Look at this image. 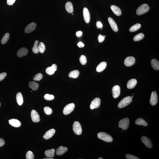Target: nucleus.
Returning <instances> with one entry per match:
<instances>
[{"label":"nucleus","mask_w":159,"mask_h":159,"mask_svg":"<svg viewBox=\"0 0 159 159\" xmlns=\"http://www.w3.org/2000/svg\"><path fill=\"white\" fill-rule=\"evenodd\" d=\"M132 101V99L131 96H127L120 101L118 104V107L120 109L125 107L131 103Z\"/></svg>","instance_id":"f257e3e1"},{"label":"nucleus","mask_w":159,"mask_h":159,"mask_svg":"<svg viewBox=\"0 0 159 159\" xmlns=\"http://www.w3.org/2000/svg\"><path fill=\"white\" fill-rule=\"evenodd\" d=\"M97 137L100 139L108 142H111L113 140V139L111 136L104 132L99 133L98 134Z\"/></svg>","instance_id":"f03ea898"},{"label":"nucleus","mask_w":159,"mask_h":159,"mask_svg":"<svg viewBox=\"0 0 159 159\" xmlns=\"http://www.w3.org/2000/svg\"><path fill=\"white\" fill-rule=\"evenodd\" d=\"M149 9V7L147 4H143L138 8L137 10V14L139 15H143L148 12Z\"/></svg>","instance_id":"7ed1b4c3"},{"label":"nucleus","mask_w":159,"mask_h":159,"mask_svg":"<svg viewBox=\"0 0 159 159\" xmlns=\"http://www.w3.org/2000/svg\"><path fill=\"white\" fill-rule=\"evenodd\" d=\"M129 124V119L128 118L122 119L119 122V126L123 130H126L128 128Z\"/></svg>","instance_id":"20e7f679"},{"label":"nucleus","mask_w":159,"mask_h":159,"mask_svg":"<svg viewBox=\"0 0 159 159\" xmlns=\"http://www.w3.org/2000/svg\"><path fill=\"white\" fill-rule=\"evenodd\" d=\"M73 130L74 132L76 135H80L82 133V127L79 122L76 121L73 123Z\"/></svg>","instance_id":"39448f33"},{"label":"nucleus","mask_w":159,"mask_h":159,"mask_svg":"<svg viewBox=\"0 0 159 159\" xmlns=\"http://www.w3.org/2000/svg\"><path fill=\"white\" fill-rule=\"evenodd\" d=\"M75 105L74 103H71L66 105L64 109L63 113L65 115L70 114L74 109Z\"/></svg>","instance_id":"423d86ee"},{"label":"nucleus","mask_w":159,"mask_h":159,"mask_svg":"<svg viewBox=\"0 0 159 159\" xmlns=\"http://www.w3.org/2000/svg\"><path fill=\"white\" fill-rule=\"evenodd\" d=\"M31 119L32 121L35 123L39 122L40 121V116L36 110H32L31 113Z\"/></svg>","instance_id":"0eeeda50"},{"label":"nucleus","mask_w":159,"mask_h":159,"mask_svg":"<svg viewBox=\"0 0 159 159\" xmlns=\"http://www.w3.org/2000/svg\"><path fill=\"white\" fill-rule=\"evenodd\" d=\"M113 97L117 98L120 96V88L118 85H116L113 87L112 90Z\"/></svg>","instance_id":"6e6552de"},{"label":"nucleus","mask_w":159,"mask_h":159,"mask_svg":"<svg viewBox=\"0 0 159 159\" xmlns=\"http://www.w3.org/2000/svg\"><path fill=\"white\" fill-rule=\"evenodd\" d=\"M135 62V59L132 56L128 57L125 60L124 64L126 66L129 67L133 66Z\"/></svg>","instance_id":"1a4fd4ad"},{"label":"nucleus","mask_w":159,"mask_h":159,"mask_svg":"<svg viewBox=\"0 0 159 159\" xmlns=\"http://www.w3.org/2000/svg\"><path fill=\"white\" fill-rule=\"evenodd\" d=\"M100 103V100L99 98H96L92 101L90 104V108L91 109H97L99 107Z\"/></svg>","instance_id":"9d476101"},{"label":"nucleus","mask_w":159,"mask_h":159,"mask_svg":"<svg viewBox=\"0 0 159 159\" xmlns=\"http://www.w3.org/2000/svg\"><path fill=\"white\" fill-rule=\"evenodd\" d=\"M158 101V98L157 93L154 91H153L152 92L150 96V104L152 106H155L157 104Z\"/></svg>","instance_id":"9b49d317"},{"label":"nucleus","mask_w":159,"mask_h":159,"mask_svg":"<svg viewBox=\"0 0 159 159\" xmlns=\"http://www.w3.org/2000/svg\"><path fill=\"white\" fill-rule=\"evenodd\" d=\"M36 27V24L35 22H32L27 25L25 28V33H29L35 30Z\"/></svg>","instance_id":"f8f14e48"},{"label":"nucleus","mask_w":159,"mask_h":159,"mask_svg":"<svg viewBox=\"0 0 159 159\" xmlns=\"http://www.w3.org/2000/svg\"><path fill=\"white\" fill-rule=\"evenodd\" d=\"M83 14L85 22L86 23H89L90 20V15L89 10L87 8H83Z\"/></svg>","instance_id":"ddd939ff"},{"label":"nucleus","mask_w":159,"mask_h":159,"mask_svg":"<svg viewBox=\"0 0 159 159\" xmlns=\"http://www.w3.org/2000/svg\"><path fill=\"white\" fill-rule=\"evenodd\" d=\"M141 140L146 147L149 148H151L153 146L152 143L149 139L146 136H143L141 137Z\"/></svg>","instance_id":"4468645a"},{"label":"nucleus","mask_w":159,"mask_h":159,"mask_svg":"<svg viewBox=\"0 0 159 159\" xmlns=\"http://www.w3.org/2000/svg\"><path fill=\"white\" fill-rule=\"evenodd\" d=\"M57 68V65L55 64H53L51 66L47 68L46 70V73L49 75H53L56 71Z\"/></svg>","instance_id":"2eb2a0df"},{"label":"nucleus","mask_w":159,"mask_h":159,"mask_svg":"<svg viewBox=\"0 0 159 159\" xmlns=\"http://www.w3.org/2000/svg\"><path fill=\"white\" fill-rule=\"evenodd\" d=\"M108 21L111 27L113 30L115 32H117L118 30V28L117 25L115 21L111 17H109L108 18Z\"/></svg>","instance_id":"dca6fc26"},{"label":"nucleus","mask_w":159,"mask_h":159,"mask_svg":"<svg viewBox=\"0 0 159 159\" xmlns=\"http://www.w3.org/2000/svg\"><path fill=\"white\" fill-rule=\"evenodd\" d=\"M55 132V129H51L48 130L44 135V138L45 139L48 140L51 138L54 134Z\"/></svg>","instance_id":"f3484780"},{"label":"nucleus","mask_w":159,"mask_h":159,"mask_svg":"<svg viewBox=\"0 0 159 159\" xmlns=\"http://www.w3.org/2000/svg\"><path fill=\"white\" fill-rule=\"evenodd\" d=\"M28 50L26 48H22L19 49L17 52V55L19 57H22L25 56L28 54Z\"/></svg>","instance_id":"a211bd4d"},{"label":"nucleus","mask_w":159,"mask_h":159,"mask_svg":"<svg viewBox=\"0 0 159 159\" xmlns=\"http://www.w3.org/2000/svg\"><path fill=\"white\" fill-rule=\"evenodd\" d=\"M9 123L11 126L15 127H19L21 126V123L18 119H12L9 120Z\"/></svg>","instance_id":"6ab92c4d"},{"label":"nucleus","mask_w":159,"mask_h":159,"mask_svg":"<svg viewBox=\"0 0 159 159\" xmlns=\"http://www.w3.org/2000/svg\"><path fill=\"white\" fill-rule=\"evenodd\" d=\"M68 149L67 147L60 146L56 150V154L58 156H61L67 151Z\"/></svg>","instance_id":"aec40b11"},{"label":"nucleus","mask_w":159,"mask_h":159,"mask_svg":"<svg viewBox=\"0 0 159 159\" xmlns=\"http://www.w3.org/2000/svg\"><path fill=\"white\" fill-rule=\"evenodd\" d=\"M137 80L136 79H132L130 80L127 83V88L129 89L133 88L137 84Z\"/></svg>","instance_id":"412c9836"},{"label":"nucleus","mask_w":159,"mask_h":159,"mask_svg":"<svg viewBox=\"0 0 159 159\" xmlns=\"http://www.w3.org/2000/svg\"><path fill=\"white\" fill-rule=\"evenodd\" d=\"M111 9L113 12L116 15L119 16L121 15V11L119 7L114 5H112L110 7Z\"/></svg>","instance_id":"4be33fe9"},{"label":"nucleus","mask_w":159,"mask_h":159,"mask_svg":"<svg viewBox=\"0 0 159 159\" xmlns=\"http://www.w3.org/2000/svg\"><path fill=\"white\" fill-rule=\"evenodd\" d=\"M107 66V63L105 62H101L96 68V70L98 72L103 71L105 69Z\"/></svg>","instance_id":"5701e85b"},{"label":"nucleus","mask_w":159,"mask_h":159,"mask_svg":"<svg viewBox=\"0 0 159 159\" xmlns=\"http://www.w3.org/2000/svg\"><path fill=\"white\" fill-rule=\"evenodd\" d=\"M17 102L19 106H21L23 103V98L20 92H18L16 95Z\"/></svg>","instance_id":"b1692460"},{"label":"nucleus","mask_w":159,"mask_h":159,"mask_svg":"<svg viewBox=\"0 0 159 159\" xmlns=\"http://www.w3.org/2000/svg\"><path fill=\"white\" fill-rule=\"evenodd\" d=\"M55 150L54 149H52L50 150H47L45 151V154L47 157L52 158L55 155Z\"/></svg>","instance_id":"393cba45"},{"label":"nucleus","mask_w":159,"mask_h":159,"mask_svg":"<svg viewBox=\"0 0 159 159\" xmlns=\"http://www.w3.org/2000/svg\"><path fill=\"white\" fill-rule=\"evenodd\" d=\"M66 10L69 13H72L73 12V5L71 2H68L66 3L65 5Z\"/></svg>","instance_id":"a878e982"},{"label":"nucleus","mask_w":159,"mask_h":159,"mask_svg":"<svg viewBox=\"0 0 159 159\" xmlns=\"http://www.w3.org/2000/svg\"><path fill=\"white\" fill-rule=\"evenodd\" d=\"M29 87L32 90H37L39 87V85L37 82L31 81L28 83Z\"/></svg>","instance_id":"bb28decb"},{"label":"nucleus","mask_w":159,"mask_h":159,"mask_svg":"<svg viewBox=\"0 0 159 159\" xmlns=\"http://www.w3.org/2000/svg\"><path fill=\"white\" fill-rule=\"evenodd\" d=\"M79 74L80 72L79 70H75L70 72L69 76L70 78L76 79L79 76Z\"/></svg>","instance_id":"cd10ccee"},{"label":"nucleus","mask_w":159,"mask_h":159,"mask_svg":"<svg viewBox=\"0 0 159 159\" xmlns=\"http://www.w3.org/2000/svg\"><path fill=\"white\" fill-rule=\"evenodd\" d=\"M151 64L152 68L156 70L159 69V61L156 59H153L151 61Z\"/></svg>","instance_id":"c85d7f7f"},{"label":"nucleus","mask_w":159,"mask_h":159,"mask_svg":"<svg viewBox=\"0 0 159 159\" xmlns=\"http://www.w3.org/2000/svg\"><path fill=\"white\" fill-rule=\"evenodd\" d=\"M135 124L138 125H143L144 126H147L148 125L147 123L144 119L139 118L137 119L135 122Z\"/></svg>","instance_id":"c756f323"},{"label":"nucleus","mask_w":159,"mask_h":159,"mask_svg":"<svg viewBox=\"0 0 159 159\" xmlns=\"http://www.w3.org/2000/svg\"><path fill=\"white\" fill-rule=\"evenodd\" d=\"M141 25L139 23H137L136 24L133 26H132L130 29L129 31L130 32H134L135 31L138 30L140 28H141Z\"/></svg>","instance_id":"7c9ffc66"},{"label":"nucleus","mask_w":159,"mask_h":159,"mask_svg":"<svg viewBox=\"0 0 159 159\" xmlns=\"http://www.w3.org/2000/svg\"><path fill=\"white\" fill-rule=\"evenodd\" d=\"M10 35L9 33H6L3 37L1 40V43L2 44H5L8 41L10 38Z\"/></svg>","instance_id":"2f4dec72"},{"label":"nucleus","mask_w":159,"mask_h":159,"mask_svg":"<svg viewBox=\"0 0 159 159\" xmlns=\"http://www.w3.org/2000/svg\"><path fill=\"white\" fill-rule=\"evenodd\" d=\"M144 35L142 33H140L136 35L133 38V40L135 41H139L144 38Z\"/></svg>","instance_id":"473e14b6"},{"label":"nucleus","mask_w":159,"mask_h":159,"mask_svg":"<svg viewBox=\"0 0 159 159\" xmlns=\"http://www.w3.org/2000/svg\"><path fill=\"white\" fill-rule=\"evenodd\" d=\"M45 50V47L44 44L42 42H40L38 46V50L41 53H43Z\"/></svg>","instance_id":"72a5a7b5"},{"label":"nucleus","mask_w":159,"mask_h":159,"mask_svg":"<svg viewBox=\"0 0 159 159\" xmlns=\"http://www.w3.org/2000/svg\"><path fill=\"white\" fill-rule=\"evenodd\" d=\"M38 43H39L38 41L36 40L35 41L34 43L33 47L32 48V51L34 53L37 54L39 52L38 46Z\"/></svg>","instance_id":"f704fd0d"},{"label":"nucleus","mask_w":159,"mask_h":159,"mask_svg":"<svg viewBox=\"0 0 159 159\" xmlns=\"http://www.w3.org/2000/svg\"><path fill=\"white\" fill-rule=\"evenodd\" d=\"M79 60L81 64L83 65H86L87 62V59L86 57L83 55H81L80 56V58Z\"/></svg>","instance_id":"c9c22d12"},{"label":"nucleus","mask_w":159,"mask_h":159,"mask_svg":"<svg viewBox=\"0 0 159 159\" xmlns=\"http://www.w3.org/2000/svg\"><path fill=\"white\" fill-rule=\"evenodd\" d=\"M44 111L45 114L48 115H51L52 113V110L48 106H46L44 108Z\"/></svg>","instance_id":"e433bc0d"},{"label":"nucleus","mask_w":159,"mask_h":159,"mask_svg":"<svg viewBox=\"0 0 159 159\" xmlns=\"http://www.w3.org/2000/svg\"><path fill=\"white\" fill-rule=\"evenodd\" d=\"M34 159V156L33 152L31 151H29L27 153L26 156V159Z\"/></svg>","instance_id":"4c0bfd02"},{"label":"nucleus","mask_w":159,"mask_h":159,"mask_svg":"<svg viewBox=\"0 0 159 159\" xmlns=\"http://www.w3.org/2000/svg\"><path fill=\"white\" fill-rule=\"evenodd\" d=\"M42 78H43V75H42V74L38 73L35 75V76L33 78V80L35 81H40L42 79Z\"/></svg>","instance_id":"58836bf2"},{"label":"nucleus","mask_w":159,"mask_h":159,"mask_svg":"<svg viewBox=\"0 0 159 159\" xmlns=\"http://www.w3.org/2000/svg\"><path fill=\"white\" fill-rule=\"evenodd\" d=\"M44 98L45 100L50 101L53 100L54 99V97L53 95L46 94L44 96Z\"/></svg>","instance_id":"ea45409f"},{"label":"nucleus","mask_w":159,"mask_h":159,"mask_svg":"<svg viewBox=\"0 0 159 159\" xmlns=\"http://www.w3.org/2000/svg\"><path fill=\"white\" fill-rule=\"evenodd\" d=\"M126 157L128 159H140L136 156L132 155L130 154H126Z\"/></svg>","instance_id":"a19ab883"},{"label":"nucleus","mask_w":159,"mask_h":159,"mask_svg":"<svg viewBox=\"0 0 159 159\" xmlns=\"http://www.w3.org/2000/svg\"><path fill=\"white\" fill-rule=\"evenodd\" d=\"M105 36H103L101 35H99L98 37L99 42L100 43L103 42L104 41Z\"/></svg>","instance_id":"79ce46f5"},{"label":"nucleus","mask_w":159,"mask_h":159,"mask_svg":"<svg viewBox=\"0 0 159 159\" xmlns=\"http://www.w3.org/2000/svg\"><path fill=\"white\" fill-rule=\"evenodd\" d=\"M7 73L5 72L0 73V81L2 80L7 76Z\"/></svg>","instance_id":"37998d69"},{"label":"nucleus","mask_w":159,"mask_h":159,"mask_svg":"<svg viewBox=\"0 0 159 159\" xmlns=\"http://www.w3.org/2000/svg\"><path fill=\"white\" fill-rule=\"evenodd\" d=\"M96 26H97L98 29L99 28H101L102 29L103 27V25L101 22L100 21H98L96 22Z\"/></svg>","instance_id":"c03bdc74"},{"label":"nucleus","mask_w":159,"mask_h":159,"mask_svg":"<svg viewBox=\"0 0 159 159\" xmlns=\"http://www.w3.org/2000/svg\"><path fill=\"white\" fill-rule=\"evenodd\" d=\"M16 0H7V3L8 5H12L15 3Z\"/></svg>","instance_id":"a18cd8bd"},{"label":"nucleus","mask_w":159,"mask_h":159,"mask_svg":"<svg viewBox=\"0 0 159 159\" xmlns=\"http://www.w3.org/2000/svg\"><path fill=\"white\" fill-rule=\"evenodd\" d=\"M5 144V140L3 139L0 138V147H2Z\"/></svg>","instance_id":"49530a36"},{"label":"nucleus","mask_w":159,"mask_h":159,"mask_svg":"<svg viewBox=\"0 0 159 159\" xmlns=\"http://www.w3.org/2000/svg\"><path fill=\"white\" fill-rule=\"evenodd\" d=\"M78 46L80 48H83L84 46V44L82 42H80L78 44Z\"/></svg>","instance_id":"de8ad7c7"},{"label":"nucleus","mask_w":159,"mask_h":159,"mask_svg":"<svg viewBox=\"0 0 159 159\" xmlns=\"http://www.w3.org/2000/svg\"><path fill=\"white\" fill-rule=\"evenodd\" d=\"M82 34V32L81 31H78L77 32H76V35L78 37H80L81 36Z\"/></svg>","instance_id":"09e8293b"},{"label":"nucleus","mask_w":159,"mask_h":159,"mask_svg":"<svg viewBox=\"0 0 159 159\" xmlns=\"http://www.w3.org/2000/svg\"><path fill=\"white\" fill-rule=\"evenodd\" d=\"M43 159H54L53 158H44Z\"/></svg>","instance_id":"8fccbe9b"},{"label":"nucleus","mask_w":159,"mask_h":159,"mask_svg":"<svg viewBox=\"0 0 159 159\" xmlns=\"http://www.w3.org/2000/svg\"><path fill=\"white\" fill-rule=\"evenodd\" d=\"M103 159V158H102L101 157H99V158H98V159Z\"/></svg>","instance_id":"3c124183"},{"label":"nucleus","mask_w":159,"mask_h":159,"mask_svg":"<svg viewBox=\"0 0 159 159\" xmlns=\"http://www.w3.org/2000/svg\"><path fill=\"white\" fill-rule=\"evenodd\" d=\"M131 97V98H133V96H132V97Z\"/></svg>","instance_id":"603ef678"},{"label":"nucleus","mask_w":159,"mask_h":159,"mask_svg":"<svg viewBox=\"0 0 159 159\" xmlns=\"http://www.w3.org/2000/svg\"><path fill=\"white\" fill-rule=\"evenodd\" d=\"M154 92H156H156H157V91H155Z\"/></svg>","instance_id":"864d4df0"},{"label":"nucleus","mask_w":159,"mask_h":159,"mask_svg":"<svg viewBox=\"0 0 159 159\" xmlns=\"http://www.w3.org/2000/svg\"><path fill=\"white\" fill-rule=\"evenodd\" d=\"M0 105H1V104H0Z\"/></svg>","instance_id":"5fc2aeb1"},{"label":"nucleus","mask_w":159,"mask_h":159,"mask_svg":"<svg viewBox=\"0 0 159 159\" xmlns=\"http://www.w3.org/2000/svg\"><path fill=\"white\" fill-rule=\"evenodd\" d=\"M31 92H32V91H31Z\"/></svg>","instance_id":"6e6d98bb"}]
</instances>
